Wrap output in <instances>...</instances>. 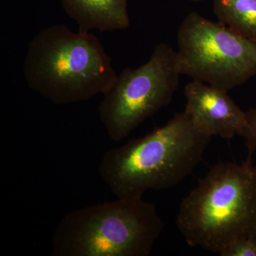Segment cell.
Returning a JSON list of instances; mask_svg holds the SVG:
<instances>
[{
	"label": "cell",
	"mask_w": 256,
	"mask_h": 256,
	"mask_svg": "<svg viewBox=\"0 0 256 256\" xmlns=\"http://www.w3.org/2000/svg\"><path fill=\"white\" fill-rule=\"evenodd\" d=\"M184 111L142 138L105 152L99 175L118 198L170 188L192 174L212 140Z\"/></svg>",
	"instance_id": "cell-1"
},
{
	"label": "cell",
	"mask_w": 256,
	"mask_h": 256,
	"mask_svg": "<svg viewBox=\"0 0 256 256\" xmlns=\"http://www.w3.org/2000/svg\"><path fill=\"white\" fill-rule=\"evenodd\" d=\"M178 230L190 246L222 254L240 239L256 238V168L220 162L180 204Z\"/></svg>",
	"instance_id": "cell-2"
},
{
	"label": "cell",
	"mask_w": 256,
	"mask_h": 256,
	"mask_svg": "<svg viewBox=\"0 0 256 256\" xmlns=\"http://www.w3.org/2000/svg\"><path fill=\"white\" fill-rule=\"evenodd\" d=\"M23 73L32 90L56 105L104 95L117 76L96 35L77 33L64 24L52 25L32 38Z\"/></svg>",
	"instance_id": "cell-3"
},
{
	"label": "cell",
	"mask_w": 256,
	"mask_h": 256,
	"mask_svg": "<svg viewBox=\"0 0 256 256\" xmlns=\"http://www.w3.org/2000/svg\"><path fill=\"white\" fill-rule=\"evenodd\" d=\"M164 224L156 207L141 198L72 210L57 224L52 240L54 256H146Z\"/></svg>",
	"instance_id": "cell-4"
},
{
	"label": "cell",
	"mask_w": 256,
	"mask_h": 256,
	"mask_svg": "<svg viewBox=\"0 0 256 256\" xmlns=\"http://www.w3.org/2000/svg\"><path fill=\"white\" fill-rule=\"evenodd\" d=\"M178 44V72L193 80L228 92L256 76V43L198 13L183 20Z\"/></svg>",
	"instance_id": "cell-5"
},
{
	"label": "cell",
	"mask_w": 256,
	"mask_h": 256,
	"mask_svg": "<svg viewBox=\"0 0 256 256\" xmlns=\"http://www.w3.org/2000/svg\"><path fill=\"white\" fill-rule=\"evenodd\" d=\"M181 74L176 52L166 44L154 48L150 58L139 68H124L104 94L99 118L114 142L129 136L146 120L169 105Z\"/></svg>",
	"instance_id": "cell-6"
},
{
	"label": "cell",
	"mask_w": 256,
	"mask_h": 256,
	"mask_svg": "<svg viewBox=\"0 0 256 256\" xmlns=\"http://www.w3.org/2000/svg\"><path fill=\"white\" fill-rule=\"evenodd\" d=\"M184 112L194 124L208 136L232 139L244 138L247 129L246 112H244L228 92L192 80L184 88Z\"/></svg>",
	"instance_id": "cell-7"
},
{
	"label": "cell",
	"mask_w": 256,
	"mask_h": 256,
	"mask_svg": "<svg viewBox=\"0 0 256 256\" xmlns=\"http://www.w3.org/2000/svg\"><path fill=\"white\" fill-rule=\"evenodd\" d=\"M66 14L88 33L124 30L130 26L128 0H60Z\"/></svg>",
	"instance_id": "cell-8"
},
{
	"label": "cell",
	"mask_w": 256,
	"mask_h": 256,
	"mask_svg": "<svg viewBox=\"0 0 256 256\" xmlns=\"http://www.w3.org/2000/svg\"><path fill=\"white\" fill-rule=\"evenodd\" d=\"M218 22L256 43V0H213Z\"/></svg>",
	"instance_id": "cell-9"
},
{
	"label": "cell",
	"mask_w": 256,
	"mask_h": 256,
	"mask_svg": "<svg viewBox=\"0 0 256 256\" xmlns=\"http://www.w3.org/2000/svg\"><path fill=\"white\" fill-rule=\"evenodd\" d=\"M222 256H256V238L240 239L227 248Z\"/></svg>",
	"instance_id": "cell-10"
},
{
	"label": "cell",
	"mask_w": 256,
	"mask_h": 256,
	"mask_svg": "<svg viewBox=\"0 0 256 256\" xmlns=\"http://www.w3.org/2000/svg\"><path fill=\"white\" fill-rule=\"evenodd\" d=\"M246 118L247 129L244 138L248 150L246 160H252L256 151V108L247 111Z\"/></svg>",
	"instance_id": "cell-11"
},
{
	"label": "cell",
	"mask_w": 256,
	"mask_h": 256,
	"mask_svg": "<svg viewBox=\"0 0 256 256\" xmlns=\"http://www.w3.org/2000/svg\"><path fill=\"white\" fill-rule=\"evenodd\" d=\"M188 1L194 2H200L204 1V0H188Z\"/></svg>",
	"instance_id": "cell-12"
}]
</instances>
